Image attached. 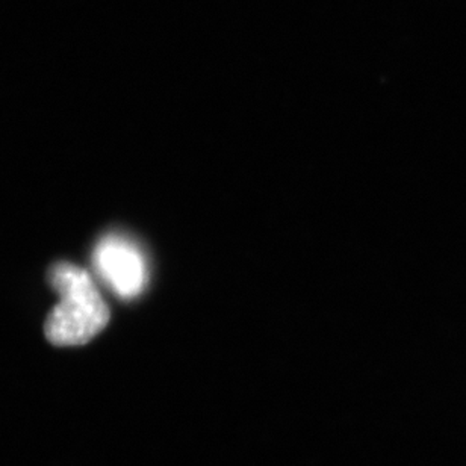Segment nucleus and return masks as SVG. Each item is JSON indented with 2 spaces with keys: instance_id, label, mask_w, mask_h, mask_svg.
I'll use <instances>...</instances> for the list:
<instances>
[{
  "instance_id": "obj_1",
  "label": "nucleus",
  "mask_w": 466,
  "mask_h": 466,
  "mask_svg": "<svg viewBox=\"0 0 466 466\" xmlns=\"http://www.w3.org/2000/svg\"><path fill=\"white\" fill-rule=\"evenodd\" d=\"M59 303L46 319V337L54 346H82L108 324V305L90 274L77 265L59 262L49 273Z\"/></svg>"
},
{
  "instance_id": "obj_2",
  "label": "nucleus",
  "mask_w": 466,
  "mask_h": 466,
  "mask_svg": "<svg viewBox=\"0 0 466 466\" xmlns=\"http://www.w3.org/2000/svg\"><path fill=\"white\" fill-rule=\"evenodd\" d=\"M93 262L99 278L125 300L139 296L147 285V262L143 251L123 235L102 238L95 248Z\"/></svg>"
}]
</instances>
